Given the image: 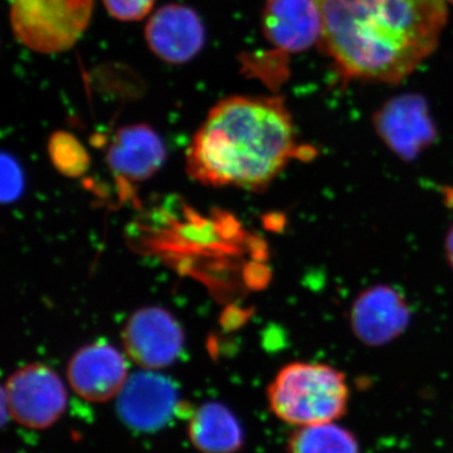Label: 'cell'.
I'll return each mask as SVG.
<instances>
[{
  "instance_id": "e0dca14e",
  "label": "cell",
  "mask_w": 453,
  "mask_h": 453,
  "mask_svg": "<svg viewBox=\"0 0 453 453\" xmlns=\"http://www.w3.org/2000/svg\"><path fill=\"white\" fill-rule=\"evenodd\" d=\"M110 16L122 22H136L144 19L157 0H103Z\"/></svg>"
},
{
  "instance_id": "277c9868",
  "label": "cell",
  "mask_w": 453,
  "mask_h": 453,
  "mask_svg": "<svg viewBox=\"0 0 453 453\" xmlns=\"http://www.w3.org/2000/svg\"><path fill=\"white\" fill-rule=\"evenodd\" d=\"M94 0H12L11 25L27 49L52 55L73 49L91 22Z\"/></svg>"
},
{
  "instance_id": "ba28073f",
  "label": "cell",
  "mask_w": 453,
  "mask_h": 453,
  "mask_svg": "<svg viewBox=\"0 0 453 453\" xmlns=\"http://www.w3.org/2000/svg\"><path fill=\"white\" fill-rule=\"evenodd\" d=\"M127 359L107 342L86 345L73 354L67 365L71 388L83 401L106 403L118 398L129 380Z\"/></svg>"
},
{
  "instance_id": "30bf717a",
  "label": "cell",
  "mask_w": 453,
  "mask_h": 453,
  "mask_svg": "<svg viewBox=\"0 0 453 453\" xmlns=\"http://www.w3.org/2000/svg\"><path fill=\"white\" fill-rule=\"evenodd\" d=\"M262 32L282 52H303L321 40L320 9L315 0H267Z\"/></svg>"
},
{
  "instance_id": "d6986e66",
  "label": "cell",
  "mask_w": 453,
  "mask_h": 453,
  "mask_svg": "<svg viewBox=\"0 0 453 453\" xmlns=\"http://www.w3.org/2000/svg\"><path fill=\"white\" fill-rule=\"evenodd\" d=\"M449 256H451V261L453 264V232H452L451 237H449Z\"/></svg>"
},
{
  "instance_id": "5b68a950",
  "label": "cell",
  "mask_w": 453,
  "mask_h": 453,
  "mask_svg": "<svg viewBox=\"0 0 453 453\" xmlns=\"http://www.w3.org/2000/svg\"><path fill=\"white\" fill-rule=\"evenodd\" d=\"M9 416L23 427L46 429L61 419L68 395L64 381L44 365H28L9 377L3 388Z\"/></svg>"
},
{
  "instance_id": "3957f363",
  "label": "cell",
  "mask_w": 453,
  "mask_h": 453,
  "mask_svg": "<svg viewBox=\"0 0 453 453\" xmlns=\"http://www.w3.org/2000/svg\"><path fill=\"white\" fill-rule=\"evenodd\" d=\"M271 411L288 425H320L347 412L345 375L333 366L296 362L283 366L267 389Z\"/></svg>"
},
{
  "instance_id": "2e32d148",
  "label": "cell",
  "mask_w": 453,
  "mask_h": 453,
  "mask_svg": "<svg viewBox=\"0 0 453 453\" xmlns=\"http://www.w3.org/2000/svg\"><path fill=\"white\" fill-rule=\"evenodd\" d=\"M50 153L58 169L70 175L80 174L88 165V155L81 144L64 131L50 139Z\"/></svg>"
},
{
  "instance_id": "4fadbf2b",
  "label": "cell",
  "mask_w": 453,
  "mask_h": 453,
  "mask_svg": "<svg viewBox=\"0 0 453 453\" xmlns=\"http://www.w3.org/2000/svg\"><path fill=\"white\" fill-rule=\"evenodd\" d=\"M408 312L403 301L388 288L363 295L353 312L354 332L362 342L380 345L403 332Z\"/></svg>"
},
{
  "instance_id": "6da1fadb",
  "label": "cell",
  "mask_w": 453,
  "mask_h": 453,
  "mask_svg": "<svg viewBox=\"0 0 453 453\" xmlns=\"http://www.w3.org/2000/svg\"><path fill=\"white\" fill-rule=\"evenodd\" d=\"M321 44L348 79L396 83L434 50L446 0H315Z\"/></svg>"
},
{
  "instance_id": "5bb4252c",
  "label": "cell",
  "mask_w": 453,
  "mask_h": 453,
  "mask_svg": "<svg viewBox=\"0 0 453 453\" xmlns=\"http://www.w3.org/2000/svg\"><path fill=\"white\" fill-rule=\"evenodd\" d=\"M188 436L201 453H235L243 445L240 422L225 404L217 402L196 408L188 425Z\"/></svg>"
},
{
  "instance_id": "9c48e42d",
  "label": "cell",
  "mask_w": 453,
  "mask_h": 453,
  "mask_svg": "<svg viewBox=\"0 0 453 453\" xmlns=\"http://www.w3.org/2000/svg\"><path fill=\"white\" fill-rule=\"evenodd\" d=\"M145 40L151 52L164 62L186 64L204 46L205 29L192 8L168 4L155 12L149 19Z\"/></svg>"
},
{
  "instance_id": "52a82bcc",
  "label": "cell",
  "mask_w": 453,
  "mask_h": 453,
  "mask_svg": "<svg viewBox=\"0 0 453 453\" xmlns=\"http://www.w3.org/2000/svg\"><path fill=\"white\" fill-rule=\"evenodd\" d=\"M119 417L127 427L150 434L165 427L179 407L177 387L154 371L130 375L116 398Z\"/></svg>"
},
{
  "instance_id": "ffe728a7",
  "label": "cell",
  "mask_w": 453,
  "mask_h": 453,
  "mask_svg": "<svg viewBox=\"0 0 453 453\" xmlns=\"http://www.w3.org/2000/svg\"><path fill=\"white\" fill-rule=\"evenodd\" d=\"M449 2H451V3H453V0H449Z\"/></svg>"
},
{
  "instance_id": "ac0fdd59",
  "label": "cell",
  "mask_w": 453,
  "mask_h": 453,
  "mask_svg": "<svg viewBox=\"0 0 453 453\" xmlns=\"http://www.w3.org/2000/svg\"><path fill=\"white\" fill-rule=\"evenodd\" d=\"M19 168L13 160H3V198L14 199L20 192L22 186Z\"/></svg>"
},
{
  "instance_id": "8fae6325",
  "label": "cell",
  "mask_w": 453,
  "mask_h": 453,
  "mask_svg": "<svg viewBox=\"0 0 453 453\" xmlns=\"http://www.w3.org/2000/svg\"><path fill=\"white\" fill-rule=\"evenodd\" d=\"M374 122L381 138L402 154L416 153L434 140L427 103L419 95L392 98L377 112Z\"/></svg>"
},
{
  "instance_id": "8992f818",
  "label": "cell",
  "mask_w": 453,
  "mask_h": 453,
  "mask_svg": "<svg viewBox=\"0 0 453 453\" xmlns=\"http://www.w3.org/2000/svg\"><path fill=\"white\" fill-rule=\"evenodd\" d=\"M121 339L127 357L144 371L174 365L184 348L180 325L160 308H145L131 315Z\"/></svg>"
},
{
  "instance_id": "7c38bea8",
  "label": "cell",
  "mask_w": 453,
  "mask_h": 453,
  "mask_svg": "<svg viewBox=\"0 0 453 453\" xmlns=\"http://www.w3.org/2000/svg\"><path fill=\"white\" fill-rule=\"evenodd\" d=\"M165 148L162 139L145 124L118 131L107 153L112 172L131 181L146 180L162 168Z\"/></svg>"
},
{
  "instance_id": "9a60e30c",
  "label": "cell",
  "mask_w": 453,
  "mask_h": 453,
  "mask_svg": "<svg viewBox=\"0 0 453 453\" xmlns=\"http://www.w3.org/2000/svg\"><path fill=\"white\" fill-rule=\"evenodd\" d=\"M288 453H360L357 438L334 423L303 426L288 441Z\"/></svg>"
},
{
  "instance_id": "7a4b0ae2",
  "label": "cell",
  "mask_w": 453,
  "mask_h": 453,
  "mask_svg": "<svg viewBox=\"0 0 453 453\" xmlns=\"http://www.w3.org/2000/svg\"><path fill=\"white\" fill-rule=\"evenodd\" d=\"M296 149L294 122L281 97H228L196 131L187 169L205 186L262 190L281 174Z\"/></svg>"
}]
</instances>
